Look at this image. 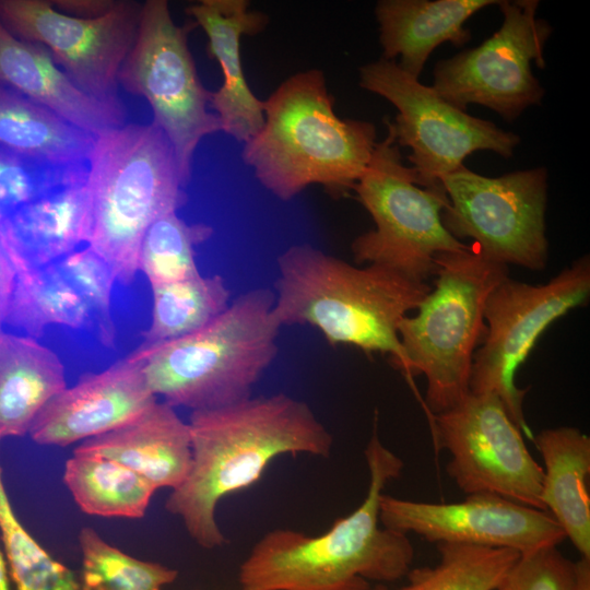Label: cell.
I'll return each mask as SVG.
<instances>
[{
	"label": "cell",
	"instance_id": "1",
	"mask_svg": "<svg viewBox=\"0 0 590 590\" xmlns=\"http://www.w3.org/2000/svg\"><path fill=\"white\" fill-rule=\"evenodd\" d=\"M188 425L190 470L165 507L205 548L226 542L215 518L222 498L256 483L276 457H329L333 445L308 404L285 393L193 411Z\"/></svg>",
	"mask_w": 590,
	"mask_h": 590
},
{
	"label": "cell",
	"instance_id": "2",
	"mask_svg": "<svg viewBox=\"0 0 590 590\" xmlns=\"http://www.w3.org/2000/svg\"><path fill=\"white\" fill-rule=\"evenodd\" d=\"M369 485L362 504L317 536L290 529L266 533L239 567L243 590H332L353 578L396 581L411 569L408 534L379 526L380 498L403 462L379 439L365 449Z\"/></svg>",
	"mask_w": 590,
	"mask_h": 590
},
{
	"label": "cell",
	"instance_id": "3",
	"mask_svg": "<svg viewBox=\"0 0 590 590\" xmlns=\"http://www.w3.org/2000/svg\"><path fill=\"white\" fill-rule=\"evenodd\" d=\"M278 271L273 311L281 327L310 324L332 346L389 354L404 373L399 323L432 286L379 264L357 268L307 244L284 250Z\"/></svg>",
	"mask_w": 590,
	"mask_h": 590
},
{
	"label": "cell",
	"instance_id": "4",
	"mask_svg": "<svg viewBox=\"0 0 590 590\" xmlns=\"http://www.w3.org/2000/svg\"><path fill=\"white\" fill-rule=\"evenodd\" d=\"M333 103L318 69L293 74L263 101V126L245 143L243 158L279 199L291 200L315 184L340 197L366 170L376 128L340 118Z\"/></svg>",
	"mask_w": 590,
	"mask_h": 590
},
{
	"label": "cell",
	"instance_id": "5",
	"mask_svg": "<svg viewBox=\"0 0 590 590\" xmlns=\"http://www.w3.org/2000/svg\"><path fill=\"white\" fill-rule=\"evenodd\" d=\"M91 233L87 246L125 286L133 283L148 228L188 201L172 144L153 122L123 125L95 140L88 160Z\"/></svg>",
	"mask_w": 590,
	"mask_h": 590
},
{
	"label": "cell",
	"instance_id": "6",
	"mask_svg": "<svg viewBox=\"0 0 590 590\" xmlns=\"http://www.w3.org/2000/svg\"><path fill=\"white\" fill-rule=\"evenodd\" d=\"M274 293L240 294L213 321L186 337L132 351L143 361L151 391L169 405L193 411L250 397L278 353Z\"/></svg>",
	"mask_w": 590,
	"mask_h": 590
},
{
	"label": "cell",
	"instance_id": "7",
	"mask_svg": "<svg viewBox=\"0 0 590 590\" xmlns=\"http://www.w3.org/2000/svg\"><path fill=\"white\" fill-rule=\"evenodd\" d=\"M435 287L415 316H405L398 333L405 357L404 375L426 378L429 414L445 412L469 392L475 347L486 335L485 303L508 276L506 266L480 256L473 246L435 258Z\"/></svg>",
	"mask_w": 590,
	"mask_h": 590
},
{
	"label": "cell",
	"instance_id": "8",
	"mask_svg": "<svg viewBox=\"0 0 590 590\" xmlns=\"http://www.w3.org/2000/svg\"><path fill=\"white\" fill-rule=\"evenodd\" d=\"M387 126L386 138L377 142L353 189L375 228L357 236L351 249L356 263L379 264L426 282L435 274L437 255L471 246L453 237L442 223L449 204L444 187L417 185L413 168L402 162L391 122Z\"/></svg>",
	"mask_w": 590,
	"mask_h": 590
},
{
	"label": "cell",
	"instance_id": "9",
	"mask_svg": "<svg viewBox=\"0 0 590 590\" xmlns=\"http://www.w3.org/2000/svg\"><path fill=\"white\" fill-rule=\"evenodd\" d=\"M191 21L177 25L166 0L142 3L135 40L119 71L118 83L148 101L152 122L172 144L184 180L191 178L192 158L201 140L221 131L209 110L212 92L201 83L188 47Z\"/></svg>",
	"mask_w": 590,
	"mask_h": 590
},
{
	"label": "cell",
	"instance_id": "10",
	"mask_svg": "<svg viewBox=\"0 0 590 590\" xmlns=\"http://www.w3.org/2000/svg\"><path fill=\"white\" fill-rule=\"evenodd\" d=\"M589 295V256L576 260L545 284L505 278L485 303L486 335L473 355L470 392L496 396L517 427L529 435L523 413L527 390L516 386V373L546 328L585 305Z\"/></svg>",
	"mask_w": 590,
	"mask_h": 590
},
{
	"label": "cell",
	"instance_id": "11",
	"mask_svg": "<svg viewBox=\"0 0 590 590\" xmlns=\"http://www.w3.org/2000/svg\"><path fill=\"white\" fill-rule=\"evenodd\" d=\"M440 182L449 199L442 223L453 237L472 238L475 251L494 263L545 268V168L485 177L462 165Z\"/></svg>",
	"mask_w": 590,
	"mask_h": 590
},
{
	"label": "cell",
	"instance_id": "12",
	"mask_svg": "<svg viewBox=\"0 0 590 590\" xmlns=\"http://www.w3.org/2000/svg\"><path fill=\"white\" fill-rule=\"evenodd\" d=\"M359 85L398 109L391 122L396 142L411 150L408 160L421 187H442L441 178L475 151L488 150L507 158L520 143L518 134L455 107L396 60L380 58L363 66Z\"/></svg>",
	"mask_w": 590,
	"mask_h": 590
},
{
	"label": "cell",
	"instance_id": "13",
	"mask_svg": "<svg viewBox=\"0 0 590 590\" xmlns=\"http://www.w3.org/2000/svg\"><path fill=\"white\" fill-rule=\"evenodd\" d=\"M497 5L504 16L500 28L480 46L438 61L432 87L463 111L479 104L512 121L543 98L532 62L544 68L552 27L536 17V0H504Z\"/></svg>",
	"mask_w": 590,
	"mask_h": 590
},
{
	"label": "cell",
	"instance_id": "14",
	"mask_svg": "<svg viewBox=\"0 0 590 590\" xmlns=\"http://www.w3.org/2000/svg\"><path fill=\"white\" fill-rule=\"evenodd\" d=\"M430 423L436 446L450 455L446 470L460 491L546 511L543 468L496 396L469 392L451 409L430 414Z\"/></svg>",
	"mask_w": 590,
	"mask_h": 590
},
{
	"label": "cell",
	"instance_id": "15",
	"mask_svg": "<svg viewBox=\"0 0 590 590\" xmlns=\"http://www.w3.org/2000/svg\"><path fill=\"white\" fill-rule=\"evenodd\" d=\"M142 4L115 1L95 17L57 11L51 1L0 0V22L15 37L44 46L83 92L117 109L121 66L135 40Z\"/></svg>",
	"mask_w": 590,
	"mask_h": 590
},
{
	"label": "cell",
	"instance_id": "16",
	"mask_svg": "<svg viewBox=\"0 0 590 590\" xmlns=\"http://www.w3.org/2000/svg\"><path fill=\"white\" fill-rule=\"evenodd\" d=\"M380 523L433 543L508 548L520 555L557 546L566 535L544 510L493 494H470L458 503L435 504L382 495Z\"/></svg>",
	"mask_w": 590,
	"mask_h": 590
},
{
	"label": "cell",
	"instance_id": "17",
	"mask_svg": "<svg viewBox=\"0 0 590 590\" xmlns=\"http://www.w3.org/2000/svg\"><path fill=\"white\" fill-rule=\"evenodd\" d=\"M156 398L143 361L131 352L102 371L81 375L75 385L48 402L28 434L38 445L69 446L131 422Z\"/></svg>",
	"mask_w": 590,
	"mask_h": 590
},
{
	"label": "cell",
	"instance_id": "18",
	"mask_svg": "<svg viewBox=\"0 0 590 590\" xmlns=\"http://www.w3.org/2000/svg\"><path fill=\"white\" fill-rule=\"evenodd\" d=\"M186 12L208 37L209 57L221 67L223 84L212 92L211 107L221 123V131L246 143L262 128L263 101L252 93L245 79L240 60L244 35H256L269 23L259 11L249 10L246 0H201Z\"/></svg>",
	"mask_w": 590,
	"mask_h": 590
},
{
	"label": "cell",
	"instance_id": "19",
	"mask_svg": "<svg viewBox=\"0 0 590 590\" xmlns=\"http://www.w3.org/2000/svg\"><path fill=\"white\" fill-rule=\"evenodd\" d=\"M91 220L86 180L16 210L0 225V248L16 274L39 269L87 246Z\"/></svg>",
	"mask_w": 590,
	"mask_h": 590
},
{
	"label": "cell",
	"instance_id": "20",
	"mask_svg": "<svg viewBox=\"0 0 590 590\" xmlns=\"http://www.w3.org/2000/svg\"><path fill=\"white\" fill-rule=\"evenodd\" d=\"M0 82L95 138L125 125V109L83 92L44 46L15 37L1 22Z\"/></svg>",
	"mask_w": 590,
	"mask_h": 590
},
{
	"label": "cell",
	"instance_id": "21",
	"mask_svg": "<svg viewBox=\"0 0 590 590\" xmlns=\"http://www.w3.org/2000/svg\"><path fill=\"white\" fill-rule=\"evenodd\" d=\"M73 453L115 460L141 475L155 489L169 487L173 491L190 470V429L174 406L156 401L131 422L82 441Z\"/></svg>",
	"mask_w": 590,
	"mask_h": 590
},
{
	"label": "cell",
	"instance_id": "22",
	"mask_svg": "<svg viewBox=\"0 0 590 590\" xmlns=\"http://www.w3.org/2000/svg\"><path fill=\"white\" fill-rule=\"evenodd\" d=\"M500 0H380L375 8L382 59L418 79L432 51L441 43L462 46L471 33L467 20Z\"/></svg>",
	"mask_w": 590,
	"mask_h": 590
},
{
	"label": "cell",
	"instance_id": "23",
	"mask_svg": "<svg viewBox=\"0 0 590 590\" xmlns=\"http://www.w3.org/2000/svg\"><path fill=\"white\" fill-rule=\"evenodd\" d=\"M534 444L544 461L542 502L581 557L590 559V438L577 427L541 430Z\"/></svg>",
	"mask_w": 590,
	"mask_h": 590
},
{
	"label": "cell",
	"instance_id": "24",
	"mask_svg": "<svg viewBox=\"0 0 590 590\" xmlns=\"http://www.w3.org/2000/svg\"><path fill=\"white\" fill-rule=\"evenodd\" d=\"M58 354L35 338L0 333V437H23L39 413L66 389Z\"/></svg>",
	"mask_w": 590,
	"mask_h": 590
},
{
	"label": "cell",
	"instance_id": "25",
	"mask_svg": "<svg viewBox=\"0 0 590 590\" xmlns=\"http://www.w3.org/2000/svg\"><path fill=\"white\" fill-rule=\"evenodd\" d=\"M96 138L0 82V148L27 158L88 163Z\"/></svg>",
	"mask_w": 590,
	"mask_h": 590
},
{
	"label": "cell",
	"instance_id": "26",
	"mask_svg": "<svg viewBox=\"0 0 590 590\" xmlns=\"http://www.w3.org/2000/svg\"><path fill=\"white\" fill-rule=\"evenodd\" d=\"M58 324L94 333L92 314L57 262L16 274L5 326L39 339Z\"/></svg>",
	"mask_w": 590,
	"mask_h": 590
},
{
	"label": "cell",
	"instance_id": "27",
	"mask_svg": "<svg viewBox=\"0 0 590 590\" xmlns=\"http://www.w3.org/2000/svg\"><path fill=\"white\" fill-rule=\"evenodd\" d=\"M63 481L82 511L101 517L142 518L156 491L126 465L94 455L73 453Z\"/></svg>",
	"mask_w": 590,
	"mask_h": 590
},
{
	"label": "cell",
	"instance_id": "28",
	"mask_svg": "<svg viewBox=\"0 0 590 590\" xmlns=\"http://www.w3.org/2000/svg\"><path fill=\"white\" fill-rule=\"evenodd\" d=\"M152 319L141 346H152L191 334L209 324L229 305L231 292L219 275L151 286Z\"/></svg>",
	"mask_w": 590,
	"mask_h": 590
},
{
	"label": "cell",
	"instance_id": "29",
	"mask_svg": "<svg viewBox=\"0 0 590 590\" xmlns=\"http://www.w3.org/2000/svg\"><path fill=\"white\" fill-rule=\"evenodd\" d=\"M440 555L435 566L410 569L408 582L374 590H497L520 554L508 548L460 543H437Z\"/></svg>",
	"mask_w": 590,
	"mask_h": 590
},
{
	"label": "cell",
	"instance_id": "30",
	"mask_svg": "<svg viewBox=\"0 0 590 590\" xmlns=\"http://www.w3.org/2000/svg\"><path fill=\"white\" fill-rule=\"evenodd\" d=\"M204 223L189 224L177 212L157 219L145 232L138 258V269L151 286L179 282L200 274L196 247L213 235Z\"/></svg>",
	"mask_w": 590,
	"mask_h": 590
},
{
	"label": "cell",
	"instance_id": "31",
	"mask_svg": "<svg viewBox=\"0 0 590 590\" xmlns=\"http://www.w3.org/2000/svg\"><path fill=\"white\" fill-rule=\"evenodd\" d=\"M0 531L15 590H82L73 571L56 560L17 519L3 484L1 465Z\"/></svg>",
	"mask_w": 590,
	"mask_h": 590
},
{
	"label": "cell",
	"instance_id": "32",
	"mask_svg": "<svg viewBox=\"0 0 590 590\" xmlns=\"http://www.w3.org/2000/svg\"><path fill=\"white\" fill-rule=\"evenodd\" d=\"M82 551V590H162L177 570L130 556L102 539L94 529L79 534Z\"/></svg>",
	"mask_w": 590,
	"mask_h": 590
},
{
	"label": "cell",
	"instance_id": "33",
	"mask_svg": "<svg viewBox=\"0 0 590 590\" xmlns=\"http://www.w3.org/2000/svg\"><path fill=\"white\" fill-rule=\"evenodd\" d=\"M87 178L88 163L42 162L0 148V225L23 205Z\"/></svg>",
	"mask_w": 590,
	"mask_h": 590
},
{
	"label": "cell",
	"instance_id": "34",
	"mask_svg": "<svg viewBox=\"0 0 590 590\" xmlns=\"http://www.w3.org/2000/svg\"><path fill=\"white\" fill-rule=\"evenodd\" d=\"M56 262L85 300L99 343L106 349H115L117 332L111 312V294L117 281L110 267L88 246Z\"/></svg>",
	"mask_w": 590,
	"mask_h": 590
},
{
	"label": "cell",
	"instance_id": "35",
	"mask_svg": "<svg viewBox=\"0 0 590 590\" xmlns=\"http://www.w3.org/2000/svg\"><path fill=\"white\" fill-rule=\"evenodd\" d=\"M497 590H575V563L557 546L522 554Z\"/></svg>",
	"mask_w": 590,
	"mask_h": 590
},
{
	"label": "cell",
	"instance_id": "36",
	"mask_svg": "<svg viewBox=\"0 0 590 590\" xmlns=\"http://www.w3.org/2000/svg\"><path fill=\"white\" fill-rule=\"evenodd\" d=\"M16 273L7 256L0 248V333L5 326V319L14 290Z\"/></svg>",
	"mask_w": 590,
	"mask_h": 590
},
{
	"label": "cell",
	"instance_id": "37",
	"mask_svg": "<svg viewBox=\"0 0 590 590\" xmlns=\"http://www.w3.org/2000/svg\"><path fill=\"white\" fill-rule=\"evenodd\" d=\"M575 590H590V559L581 557L575 563Z\"/></svg>",
	"mask_w": 590,
	"mask_h": 590
},
{
	"label": "cell",
	"instance_id": "38",
	"mask_svg": "<svg viewBox=\"0 0 590 590\" xmlns=\"http://www.w3.org/2000/svg\"><path fill=\"white\" fill-rule=\"evenodd\" d=\"M8 562L0 548V590H10Z\"/></svg>",
	"mask_w": 590,
	"mask_h": 590
},
{
	"label": "cell",
	"instance_id": "39",
	"mask_svg": "<svg viewBox=\"0 0 590 590\" xmlns=\"http://www.w3.org/2000/svg\"><path fill=\"white\" fill-rule=\"evenodd\" d=\"M332 590H369V587L367 580L357 577L344 582L343 585Z\"/></svg>",
	"mask_w": 590,
	"mask_h": 590
}]
</instances>
